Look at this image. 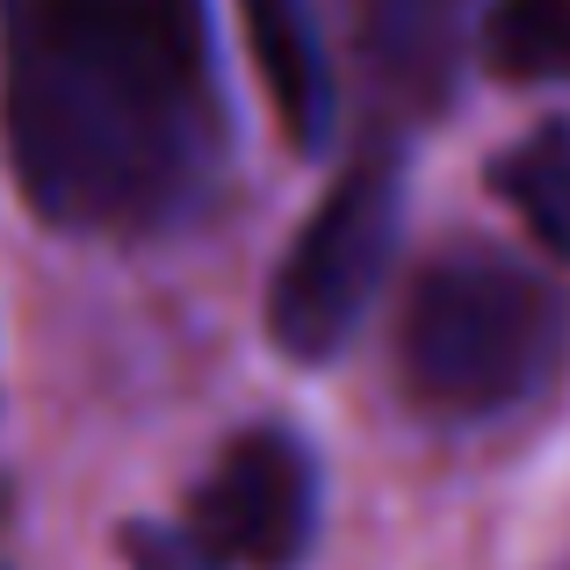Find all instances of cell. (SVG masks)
Masks as SVG:
<instances>
[{
    "label": "cell",
    "mask_w": 570,
    "mask_h": 570,
    "mask_svg": "<svg viewBox=\"0 0 570 570\" xmlns=\"http://www.w3.org/2000/svg\"><path fill=\"white\" fill-rule=\"evenodd\" d=\"M232 145L209 0H0V153L43 232H181Z\"/></svg>",
    "instance_id": "cell-1"
},
{
    "label": "cell",
    "mask_w": 570,
    "mask_h": 570,
    "mask_svg": "<svg viewBox=\"0 0 570 570\" xmlns=\"http://www.w3.org/2000/svg\"><path fill=\"white\" fill-rule=\"evenodd\" d=\"M325 476L296 426H246L174 520L195 570H296L318 542Z\"/></svg>",
    "instance_id": "cell-4"
},
{
    "label": "cell",
    "mask_w": 570,
    "mask_h": 570,
    "mask_svg": "<svg viewBox=\"0 0 570 570\" xmlns=\"http://www.w3.org/2000/svg\"><path fill=\"white\" fill-rule=\"evenodd\" d=\"M238 29H246L253 72L282 116V138L296 153H325L340 130V72L325 51L318 0H238Z\"/></svg>",
    "instance_id": "cell-6"
},
{
    "label": "cell",
    "mask_w": 570,
    "mask_h": 570,
    "mask_svg": "<svg viewBox=\"0 0 570 570\" xmlns=\"http://www.w3.org/2000/svg\"><path fill=\"white\" fill-rule=\"evenodd\" d=\"M354 51L390 109L433 116L462 87L484 0H347Z\"/></svg>",
    "instance_id": "cell-5"
},
{
    "label": "cell",
    "mask_w": 570,
    "mask_h": 570,
    "mask_svg": "<svg viewBox=\"0 0 570 570\" xmlns=\"http://www.w3.org/2000/svg\"><path fill=\"white\" fill-rule=\"evenodd\" d=\"M476 58L513 87H570V0H484Z\"/></svg>",
    "instance_id": "cell-8"
},
{
    "label": "cell",
    "mask_w": 570,
    "mask_h": 570,
    "mask_svg": "<svg viewBox=\"0 0 570 570\" xmlns=\"http://www.w3.org/2000/svg\"><path fill=\"white\" fill-rule=\"evenodd\" d=\"M570 347L563 289L520 253L455 238L412 275L397 311V383L441 426H491L542 397Z\"/></svg>",
    "instance_id": "cell-2"
},
{
    "label": "cell",
    "mask_w": 570,
    "mask_h": 570,
    "mask_svg": "<svg viewBox=\"0 0 570 570\" xmlns=\"http://www.w3.org/2000/svg\"><path fill=\"white\" fill-rule=\"evenodd\" d=\"M404 246V159L376 145L311 203L296 238L267 275V340L282 362L325 368L368 325Z\"/></svg>",
    "instance_id": "cell-3"
},
{
    "label": "cell",
    "mask_w": 570,
    "mask_h": 570,
    "mask_svg": "<svg viewBox=\"0 0 570 570\" xmlns=\"http://www.w3.org/2000/svg\"><path fill=\"white\" fill-rule=\"evenodd\" d=\"M491 195L528 224L542 253L570 261V124H534L520 145L491 159Z\"/></svg>",
    "instance_id": "cell-7"
}]
</instances>
